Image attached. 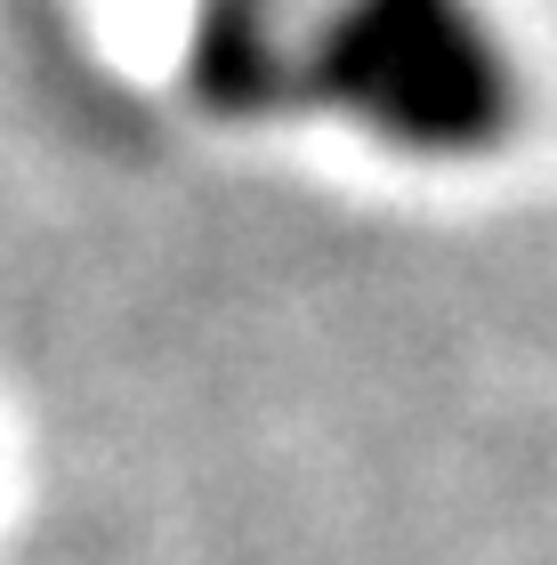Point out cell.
Listing matches in <instances>:
<instances>
[{
    "mask_svg": "<svg viewBox=\"0 0 557 565\" xmlns=\"http://www.w3.org/2000/svg\"><path fill=\"white\" fill-rule=\"evenodd\" d=\"M340 106L404 146H485L510 121V65L469 0H347L308 41Z\"/></svg>",
    "mask_w": 557,
    "mask_h": 565,
    "instance_id": "1",
    "label": "cell"
}]
</instances>
